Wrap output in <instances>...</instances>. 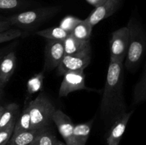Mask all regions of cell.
Segmentation results:
<instances>
[{"instance_id": "26", "label": "cell", "mask_w": 146, "mask_h": 145, "mask_svg": "<svg viewBox=\"0 0 146 145\" xmlns=\"http://www.w3.org/2000/svg\"><path fill=\"white\" fill-rule=\"evenodd\" d=\"M16 122H12L11 125H8L5 128L0 129V145L7 144L14 132Z\"/></svg>"}, {"instance_id": "9", "label": "cell", "mask_w": 146, "mask_h": 145, "mask_svg": "<svg viewBox=\"0 0 146 145\" xmlns=\"http://www.w3.org/2000/svg\"><path fill=\"white\" fill-rule=\"evenodd\" d=\"M123 0H105L104 3L95 9L87 17L90 24L94 26L100 21L112 16L122 4Z\"/></svg>"}, {"instance_id": "31", "label": "cell", "mask_w": 146, "mask_h": 145, "mask_svg": "<svg viewBox=\"0 0 146 145\" xmlns=\"http://www.w3.org/2000/svg\"><path fill=\"white\" fill-rule=\"evenodd\" d=\"M6 18H7V17L4 16H3V15L0 14V21H2V20H5Z\"/></svg>"}, {"instance_id": "6", "label": "cell", "mask_w": 146, "mask_h": 145, "mask_svg": "<svg viewBox=\"0 0 146 145\" xmlns=\"http://www.w3.org/2000/svg\"><path fill=\"white\" fill-rule=\"evenodd\" d=\"M91 50L72 55H64L57 67L59 75H64L69 71H84L91 63Z\"/></svg>"}, {"instance_id": "2", "label": "cell", "mask_w": 146, "mask_h": 145, "mask_svg": "<svg viewBox=\"0 0 146 145\" xmlns=\"http://www.w3.org/2000/svg\"><path fill=\"white\" fill-rule=\"evenodd\" d=\"M129 31V45L125 59V68L135 71L146 53V31L137 16L132 15L127 24Z\"/></svg>"}, {"instance_id": "12", "label": "cell", "mask_w": 146, "mask_h": 145, "mask_svg": "<svg viewBox=\"0 0 146 145\" xmlns=\"http://www.w3.org/2000/svg\"><path fill=\"white\" fill-rule=\"evenodd\" d=\"M17 65V56L14 51L3 55L0 61V86L4 88L14 74Z\"/></svg>"}, {"instance_id": "8", "label": "cell", "mask_w": 146, "mask_h": 145, "mask_svg": "<svg viewBox=\"0 0 146 145\" xmlns=\"http://www.w3.org/2000/svg\"><path fill=\"white\" fill-rule=\"evenodd\" d=\"M64 79L59 88L60 98L66 97L71 92L87 89L85 84V74L84 71H69L64 74Z\"/></svg>"}, {"instance_id": "34", "label": "cell", "mask_w": 146, "mask_h": 145, "mask_svg": "<svg viewBox=\"0 0 146 145\" xmlns=\"http://www.w3.org/2000/svg\"><path fill=\"white\" fill-rule=\"evenodd\" d=\"M8 145H9V144H8Z\"/></svg>"}, {"instance_id": "23", "label": "cell", "mask_w": 146, "mask_h": 145, "mask_svg": "<svg viewBox=\"0 0 146 145\" xmlns=\"http://www.w3.org/2000/svg\"><path fill=\"white\" fill-rule=\"evenodd\" d=\"M44 72L36 73L33 75L28 80L27 85V92L29 96L34 93H36L42 89L44 83Z\"/></svg>"}, {"instance_id": "17", "label": "cell", "mask_w": 146, "mask_h": 145, "mask_svg": "<svg viewBox=\"0 0 146 145\" xmlns=\"http://www.w3.org/2000/svg\"><path fill=\"white\" fill-rule=\"evenodd\" d=\"M39 130L29 129L28 131H24V132H19L17 134H12L7 144L30 145L34 140Z\"/></svg>"}, {"instance_id": "22", "label": "cell", "mask_w": 146, "mask_h": 145, "mask_svg": "<svg viewBox=\"0 0 146 145\" xmlns=\"http://www.w3.org/2000/svg\"><path fill=\"white\" fill-rule=\"evenodd\" d=\"M144 102H146V62L142 75L133 90V103L140 104Z\"/></svg>"}, {"instance_id": "11", "label": "cell", "mask_w": 146, "mask_h": 145, "mask_svg": "<svg viewBox=\"0 0 146 145\" xmlns=\"http://www.w3.org/2000/svg\"><path fill=\"white\" fill-rule=\"evenodd\" d=\"M52 120L56 126L60 134L64 138L66 145H72L73 131L75 125L71 118L61 109H56L53 115Z\"/></svg>"}, {"instance_id": "10", "label": "cell", "mask_w": 146, "mask_h": 145, "mask_svg": "<svg viewBox=\"0 0 146 145\" xmlns=\"http://www.w3.org/2000/svg\"><path fill=\"white\" fill-rule=\"evenodd\" d=\"M133 112L134 110H131L125 112L111 125L106 138L107 145H119Z\"/></svg>"}, {"instance_id": "5", "label": "cell", "mask_w": 146, "mask_h": 145, "mask_svg": "<svg viewBox=\"0 0 146 145\" xmlns=\"http://www.w3.org/2000/svg\"><path fill=\"white\" fill-rule=\"evenodd\" d=\"M109 44L111 58L124 62L129 45V31L127 26L121 27L113 31Z\"/></svg>"}, {"instance_id": "14", "label": "cell", "mask_w": 146, "mask_h": 145, "mask_svg": "<svg viewBox=\"0 0 146 145\" xmlns=\"http://www.w3.org/2000/svg\"><path fill=\"white\" fill-rule=\"evenodd\" d=\"M95 117L84 123L74 125L72 145H86L91 134Z\"/></svg>"}, {"instance_id": "25", "label": "cell", "mask_w": 146, "mask_h": 145, "mask_svg": "<svg viewBox=\"0 0 146 145\" xmlns=\"http://www.w3.org/2000/svg\"><path fill=\"white\" fill-rule=\"evenodd\" d=\"M81 19H79L76 17L72 16H67L61 20L59 26L65 30L68 34H71L74 28L76 26L78 23L81 22Z\"/></svg>"}, {"instance_id": "18", "label": "cell", "mask_w": 146, "mask_h": 145, "mask_svg": "<svg viewBox=\"0 0 146 145\" xmlns=\"http://www.w3.org/2000/svg\"><path fill=\"white\" fill-rule=\"evenodd\" d=\"M93 27L94 26L90 24L87 18L81 20V22L78 23L74 28L71 35L81 41H88L91 39Z\"/></svg>"}, {"instance_id": "20", "label": "cell", "mask_w": 146, "mask_h": 145, "mask_svg": "<svg viewBox=\"0 0 146 145\" xmlns=\"http://www.w3.org/2000/svg\"><path fill=\"white\" fill-rule=\"evenodd\" d=\"M32 6L29 0H0V11H21Z\"/></svg>"}, {"instance_id": "7", "label": "cell", "mask_w": 146, "mask_h": 145, "mask_svg": "<svg viewBox=\"0 0 146 145\" xmlns=\"http://www.w3.org/2000/svg\"><path fill=\"white\" fill-rule=\"evenodd\" d=\"M64 55V41L46 39L44 48V72H49L57 68Z\"/></svg>"}, {"instance_id": "1", "label": "cell", "mask_w": 146, "mask_h": 145, "mask_svg": "<svg viewBox=\"0 0 146 145\" xmlns=\"http://www.w3.org/2000/svg\"><path fill=\"white\" fill-rule=\"evenodd\" d=\"M123 62L110 58L105 86L103 90L100 117L106 126L111 125L127 112L123 94Z\"/></svg>"}, {"instance_id": "19", "label": "cell", "mask_w": 146, "mask_h": 145, "mask_svg": "<svg viewBox=\"0 0 146 145\" xmlns=\"http://www.w3.org/2000/svg\"><path fill=\"white\" fill-rule=\"evenodd\" d=\"M35 34L39 36L44 37L48 40H55V41H63L69 35L68 32L58 26H52L45 29L41 30L35 32Z\"/></svg>"}, {"instance_id": "27", "label": "cell", "mask_w": 146, "mask_h": 145, "mask_svg": "<svg viewBox=\"0 0 146 145\" xmlns=\"http://www.w3.org/2000/svg\"><path fill=\"white\" fill-rule=\"evenodd\" d=\"M11 24H10V23L7 21V18H6L5 20L0 21V32L7 31V30L11 28Z\"/></svg>"}, {"instance_id": "33", "label": "cell", "mask_w": 146, "mask_h": 145, "mask_svg": "<svg viewBox=\"0 0 146 145\" xmlns=\"http://www.w3.org/2000/svg\"><path fill=\"white\" fill-rule=\"evenodd\" d=\"M6 145H8V144H6Z\"/></svg>"}, {"instance_id": "4", "label": "cell", "mask_w": 146, "mask_h": 145, "mask_svg": "<svg viewBox=\"0 0 146 145\" xmlns=\"http://www.w3.org/2000/svg\"><path fill=\"white\" fill-rule=\"evenodd\" d=\"M31 117V129H43L51 127L53 122L52 117L56 108L44 93L38 94L34 100L27 104Z\"/></svg>"}, {"instance_id": "3", "label": "cell", "mask_w": 146, "mask_h": 145, "mask_svg": "<svg viewBox=\"0 0 146 145\" xmlns=\"http://www.w3.org/2000/svg\"><path fill=\"white\" fill-rule=\"evenodd\" d=\"M61 8L60 6L38 7L31 10L21 11L7 17L11 26L19 29L23 33L32 31L37 27L56 15Z\"/></svg>"}, {"instance_id": "24", "label": "cell", "mask_w": 146, "mask_h": 145, "mask_svg": "<svg viewBox=\"0 0 146 145\" xmlns=\"http://www.w3.org/2000/svg\"><path fill=\"white\" fill-rule=\"evenodd\" d=\"M23 34L24 33L21 30L15 28H11L7 31L0 32V44L8 42V41L22 37Z\"/></svg>"}, {"instance_id": "13", "label": "cell", "mask_w": 146, "mask_h": 145, "mask_svg": "<svg viewBox=\"0 0 146 145\" xmlns=\"http://www.w3.org/2000/svg\"><path fill=\"white\" fill-rule=\"evenodd\" d=\"M64 46L65 55H72L91 50V41H81L71 34L64 41Z\"/></svg>"}, {"instance_id": "21", "label": "cell", "mask_w": 146, "mask_h": 145, "mask_svg": "<svg viewBox=\"0 0 146 145\" xmlns=\"http://www.w3.org/2000/svg\"><path fill=\"white\" fill-rule=\"evenodd\" d=\"M29 129H31V117H30L29 108L27 107V105H26L23 108L22 112L19 114L18 118H17L13 134L28 131Z\"/></svg>"}, {"instance_id": "32", "label": "cell", "mask_w": 146, "mask_h": 145, "mask_svg": "<svg viewBox=\"0 0 146 145\" xmlns=\"http://www.w3.org/2000/svg\"><path fill=\"white\" fill-rule=\"evenodd\" d=\"M2 57H3V55H0V61H1V58H2Z\"/></svg>"}, {"instance_id": "16", "label": "cell", "mask_w": 146, "mask_h": 145, "mask_svg": "<svg viewBox=\"0 0 146 145\" xmlns=\"http://www.w3.org/2000/svg\"><path fill=\"white\" fill-rule=\"evenodd\" d=\"M58 141L51 126L40 129L30 145H56Z\"/></svg>"}, {"instance_id": "28", "label": "cell", "mask_w": 146, "mask_h": 145, "mask_svg": "<svg viewBox=\"0 0 146 145\" xmlns=\"http://www.w3.org/2000/svg\"><path fill=\"white\" fill-rule=\"evenodd\" d=\"M4 88L0 86V100H1V98H3L4 96Z\"/></svg>"}, {"instance_id": "29", "label": "cell", "mask_w": 146, "mask_h": 145, "mask_svg": "<svg viewBox=\"0 0 146 145\" xmlns=\"http://www.w3.org/2000/svg\"><path fill=\"white\" fill-rule=\"evenodd\" d=\"M4 106H2V105H0V119H1V114H2L3 111H4Z\"/></svg>"}, {"instance_id": "15", "label": "cell", "mask_w": 146, "mask_h": 145, "mask_svg": "<svg viewBox=\"0 0 146 145\" xmlns=\"http://www.w3.org/2000/svg\"><path fill=\"white\" fill-rule=\"evenodd\" d=\"M19 112V106L16 103H10L4 106L0 119V129L16 122L20 114Z\"/></svg>"}, {"instance_id": "30", "label": "cell", "mask_w": 146, "mask_h": 145, "mask_svg": "<svg viewBox=\"0 0 146 145\" xmlns=\"http://www.w3.org/2000/svg\"><path fill=\"white\" fill-rule=\"evenodd\" d=\"M56 145H66V144L64 143V142H61V141L58 140V142H57L56 144Z\"/></svg>"}]
</instances>
